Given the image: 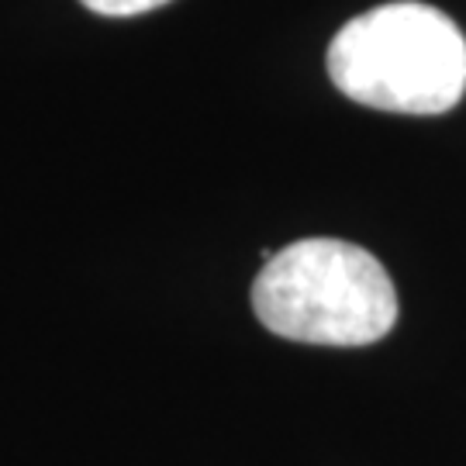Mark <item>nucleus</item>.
I'll list each match as a JSON object with an SVG mask.
<instances>
[{"label": "nucleus", "mask_w": 466, "mask_h": 466, "mask_svg": "<svg viewBox=\"0 0 466 466\" xmlns=\"http://www.w3.org/2000/svg\"><path fill=\"white\" fill-rule=\"evenodd\" d=\"M329 76L350 100L377 111L442 115L466 94V38L432 4H380L339 28Z\"/></svg>", "instance_id": "f257e3e1"}, {"label": "nucleus", "mask_w": 466, "mask_h": 466, "mask_svg": "<svg viewBox=\"0 0 466 466\" xmlns=\"http://www.w3.org/2000/svg\"><path fill=\"white\" fill-rule=\"evenodd\" d=\"M252 311L280 339L352 350L398 325V290L373 252L342 238H300L263 263Z\"/></svg>", "instance_id": "f03ea898"}, {"label": "nucleus", "mask_w": 466, "mask_h": 466, "mask_svg": "<svg viewBox=\"0 0 466 466\" xmlns=\"http://www.w3.org/2000/svg\"><path fill=\"white\" fill-rule=\"evenodd\" d=\"M86 11L104 17H135V15H146V11H156L163 7L169 0H80Z\"/></svg>", "instance_id": "7ed1b4c3"}]
</instances>
